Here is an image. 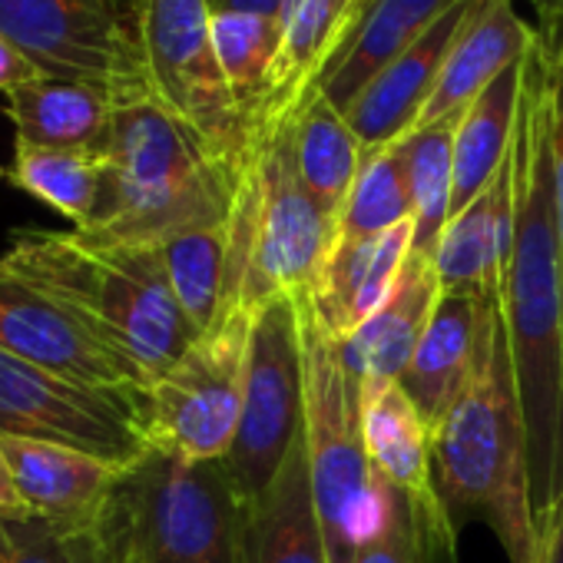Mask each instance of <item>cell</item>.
<instances>
[{
  "label": "cell",
  "mask_w": 563,
  "mask_h": 563,
  "mask_svg": "<svg viewBox=\"0 0 563 563\" xmlns=\"http://www.w3.org/2000/svg\"><path fill=\"white\" fill-rule=\"evenodd\" d=\"M107 163L103 156L80 153V150H54L34 143H14V163L8 179L24 189L27 196L47 202L54 212L74 222V229H87L100 192H103Z\"/></svg>",
  "instance_id": "30"
},
{
  "label": "cell",
  "mask_w": 563,
  "mask_h": 563,
  "mask_svg": "<svg viewBox=\"0 0 563 563\" xmlns=\"http://www.w3.org/2000/svg\"><path fill=\"white\" fill-rule=\"evenodd\" d=\"M474 8H477V0H461V4H454L411 51H405L398 60H391L349 103L345 120L365 150L391 146L418 126V117L424 113V107L441 80L444 60Z\"/></svg>",
  "instance_id": "15"
},
{
  "label": "cell",
  "mask_w": 563,
  "mask_h": 563,
  "mask_svg": "<svg viewBox=\"0 0 563 563\" xmlns=\"http://www.w3.org/2000/svg\"><path fill=\"white\" fill-rule=\"evenodd\" d=\"M431 461L454 533L461 520H484L510 563H537L527 428L504 316L494 322L474 378L431 424Z\"/></svg>",
  "instance_id": "3"
},
{
  "label": "cell",
  "mask_w": 563,
  "mask_h": 563,
  "mask_svg": "<svg viewBox=\"0 0 563 563\" xmlns=\"http://www.w3.org/2000/svg\"><path fill=\"white\" fill-rule=\"evenodd\" d=\"M0 563H117L100 520L60 527L44 517H0Z\"/></svg>",
  "instance_id": "33"
},
{
  "label": "cell",
  "mask_w": 563,
  "mask_h": 563,
  "mask_svg": "<svg viewBox=\"0 0 563 563\" xmlns=\"http://www.w3.org/2000/svg\"><path fill=\"white\" fill-rule=\"evenodd\" d=\"M537 563H563V497L537 517Z\"/></svg>",
  "instance_id": "37"
},
{
  "label": "cell",
  "mask_w": 563,
  "mask_h": 563,
  "mask_svg": "<svg viewBox=\"0 0 563 563\" xmlns=\"http://www.w3.org/2000/svg\"><path fill=\"white\" fill-rule=\"evenodd\" d=\"M556 67H563V64H556Z\"/></svg>",
  "instance_id": "42"
},
{
  "label": "cell",
  "mask_w": 563,
  "mask_h": 563,
  "mask_svg": "<svg viewBox=\"0 0 563 563\" xmlns=\"http://www.w3.org/2000/svg\"><path fill=\"white\" fill-rule=\"evenodd\" d=\"M415 245V219L368 235L339 239L306 292L325 332L345 342L388 299Z\"/></svg>",
  "instance_id": "17"
},
{
  "label": "cell",
  "mask_w": 563,
  "mask_h": 563,
  "mask_svg": "<svg viewBox=\"0 0 563 563\" xmlns=\"http://www.w3.org/2000/svg\"><path fill=\"white\" fill-rule=\"evenodd\" d=\"M209 14H252V18H268L278 21L282 27V11H286V0H206Z\"/></svg>",
  "instance_id": "39"
},
{
  "label": "cell",
  "mask_w": 563,
  "mask_h": 563,
  "mask_svg": "<svg viewBox=\"0 0 563 563\" xmlns=\"http://www.w3.org/2000/svg\"><path fill=\"white\" fill-rule=\"evenodd\" d=\"M306 358V451L329 563H355L358 547L382 527L385 484L375 474L362 431V391L352 382L339 339L325 332L306 292L296 296Z\"/></svg>",
  "instance_id": "7"
},
{
  "label": "cell",
  "mask_w": 563,
  "mask_h": 563,
  "mask_svg": "<svg viewBox=\"0 0 563 563\" xmlns=\"http://www.w3.org/2000/svg\"><path fill=\"white\" fill-rule=\"evenodd\" d=\"M229 235L232 268L225 312H255L272 299L309 292L325 255L339 242V219L299 179L286 117L258 143L242 176Z\"/></svg>",
  "instance_id": "6"
},
{
  "label": "cell",
  "mask_w": 563,
  "mask_h": 563,
  "mask_svg": "<svg viewBox=\"0 0 563 563\" xmlns=\"http://www.w3.org/2000/svg\"><path fill=\"white\" fill-rule=\"evenodd\" d=\"M159 258L173 286L176 302L186 319L202 335L225 316L229 299V268H232V235L225 225L183 229L159 245Z\"/></svg>",
  "instance_id": "29"
},
{
  "label": "cell",
  "mask_w": 563,
  "mask_h": 563,
  "mask_svg": "<svg viewBox=\"0 0 563 563\" xmlns=\"http://www.w3.org/2000/svg\"><path fill=\"white\" fill-rule=\"evenodd\" d=\"M457 120H441V123L411 130L405 140H398L405 150L411 202H415V245H411V252L428 255V258H434L438 242L451 222Z\"/></svg>",
  "instance_id": "31"
},
{
  "label": "cell",
  "mask_w": 563,
  "mask_h": 563,
  "mask_svg": "<svg viewBox=\"0 0 563 563\" xmlns=\"http://www.w3.org/2000/svg\"><path fill=\"white\" fill-rule=\"evenodd\" d=\"M117 563H239L242 497L222 461L146 451L100 517Z\"/></svg>",
  "instance_id": "5"
},
{
  "label": "cell",
  "mask_w": 563,
  "mask_h": 563,
  "mask_svg": "<svg viewBox=\"0 0 563 563\" xmlns=\"http://www.w3.org/2000/svg\"><path fill=\"white\" fill-rule=\"evenodd\" d=\"M103 163L97 212L80 229L100 242L159 245L183 229L225 225L242 186V176L153 97L117 103Z\"/></svg>",
  "instance_id": "4"
},
{
  "label": "cell",
  "mask_w": 563,
  "mask_h": 563,
  "mask_svg": "<svg viewBox=\"0 0 563 563\" xmlns=\"http://www.w3.org/2000/svg\"><path fill=\"white\" fill-rule=\"evenodd\" d=\"M514 4L517 0H477L415 130L441 120H457L481 97L484 87H490L504 70L517 67L527 57L537 31L517 18Z\"/></svg>",
  "instance_id": "22"
},
{
  "label": "cell",
  "mask_w": 563,
  "mask_h": 563,
  "mask_svg": "<svg viewBox=\"0 0 563 563\" xmlns=\"http://www.w3.org/2000/svg\"><path fill=\"white\" fill-rule=\"evenodd\" d=\"M0 265L70 312L123 365L136 391L199 339L156 245L100 242L77 229H18Z\"/></svg>",
  "instance_id": "2"
},
{
  "label": "cell",
  "mask_w": 563,
  "mask_h": 563,
  "mask_svg": "<svg viewBox=\"0 0 563 563\" xmlns=\"http://www.w3.org/2000/svg\"><path fill=\"white\" fill-rule=\"evenodd\" d=\"M441 299V282L434 258L411 252L408 262L401 265V275L388 299L375 309L368 322H362L342 349V362L358 385V391L385 385V382H401L431 316Z\"/></svg>",
  "instance_id": "19"
},
{
  "label": "cell",
  "mask_w": 563,
  "mask_h": 563,
  "mask_svg": "<svg viewBox=\"0 0 563 563\" xmlns=\"http://www.w3.org/2000/svg\"><path fill=\"white\" fill-rule=\"evenodd\" d=\"M365 0H286L275 70V123L286 117L345 44Z\"/></svg>",
  "instance_id": "27"
},
{
  "label": "cell",
  "mask_w": 563,
  "mask_h": 563,
  "mask_svg": "<svg viewBox=\"0 0 563 563\" xmlns=\"http://www.w3.org/2000/svg\"><path fill=\"white\" fill-rule=\"evenodd\" d=\"M143 47L153 100L179 117L222 166L245 176L258 146L222 74L206 0H146Z\"/></svg>",
  "instance_id": "10"
},
{
  "label": "cell",
  "mask_w": 563,
  "mask_h": 563,
  "mask_svg": "<svg viewBox=\"0 0 563 563\" xmlns=\"http://www.w3.org/2000/svg\"><path fill=\"white\" fill-rule=\"evenodd\" d=\"M0 352L84 385L136 391L123 365L70 312L4 265H0Z\"/></svg>",
  "instance_id": "14"
},
{
  "label": "cell",
  "mask_w": 563,
  "mask_h": 563,
  "mask_svg": "<svg viewBox=\"0 0 563 563\" xmlns=\"http://www.w3.org/2000/svg\"><path fill=\"white\" fill-rule=\"evenodd\" d=\"M302 431L306 358L299 309L296 296H282L252 312L242 418L235 441L225 454V467L235 481L242 504L255 500L272 484Z\"/></svg>",
  "instance_id": "11"
},
{
  "label": "cell",
  "mask_w": 563,
  "mask_h": 563,
  "mask_svg": "<svg viewBox=\"0 0 563 563\" xmlns=\"http://www.w3.org/2000/svg\"><path fill=\"white\" fill-rule=\"evenodd\" d=\"M415 219L401 143L365 150L358 176L339 212V239H368Z\"/></svg>",
  "instance_id": "32"
},
{
  "label": "cell",
  "mask_w": 563,
  "mask_h": 563,
  "mask_svg": "<svg viewBox=\"0 0 563 563\" xmlns=\"http://www.w3.org/2000/svg\"><path fill=\"white\" fill-rule=\"evenodd\" d=\"M117 100L90 84L37 77L8 93V117L21 143L103 156Z\"/></svg>",
  "instance_id": "24"
},
{
  "label": "cell",
  "mask_w": 563,
  "mask_h": 563,
  "mask_svg": "<svg viewBox=\"0 0 563 563\" xmlns=\"http://www.w3.org/2000/svg\"><path fill=\"white\" fill-rule=\"evenodd\" d=\"M385 484V481H382ZM355 563H431V550L421 527L401 494L385 484V517L382 527L358 547Z\"/></svg>",
  "instance_id": "34"
},
{
  "label": "cell",
  "mask_w": 563,
  "mask_h": 563,
  "mask_svg": "<svg viewBox=\"0 0 563 563\" xmlns=\"http://www.w3.org/2000/svg\"><path fill=\"white\" fill-rule=\"evenodd\" d=\"M497 316L500 302L441 292L434 316L401 375V388L428 424H434L474 378Z\"/></svg>",
  "instance_id": "16"
},
{
  "label": "cell",
  "mask_w": 563,
  "mask_h": 563,
  "mask_svg": "<svg viewBox=\"0 0 563 563\" xmlns=\"http://www.w3.org/2000/svg\"><path fill=\"white\" fill-rule=\"evenodd\" d=\"M537 14V37L547 60L563 64V0H527Z\"/></svg>",
  "instance_id": "36"
},
{
  "label": "cell",
  "mask_w": 563,
  "mask_h": 563,
  "mask_svg": "<svg viewBox=\"0 0 563 563\" xmlns=\"http://www.w3.org/2000/svg\"><path fill=\"white\" fill-rule=\"evenodd\" d=\"M286 133L302 186L339 219L365 156L362 140L349 126L345 113L316 87L286 113Z\"/></svg>",
  "instance_id": "25"
},
{
  "label": "cell",
  "mask_w": 563,
  "mask_h": 563,
  "mask_svg": "<svg viewBox=\"0 0 563 563\" xmlns=\"http://www.w3.org/2000/svg\"><path fill=\"white\" fill-rule=\"evenodd\" d=\"M27 504L18 490V481H14V471L8 464V454L0 448V517H27Z\"/></svg>",
  "instance_id": "40"
},
{
  "label": "cell",
  "mask_w": 563,
  "mask_h": 563,
  "mask_svg": "<svg viewBox=\"0 0 563 563\" xmlns=\"http://www.w3.org/2000/svg\"><path fill=\"white\" fill-rule=\"evenodd\" d=\"M523 87V60L504 70L481 97L461 113L454 130V196H451V219L464 212L500 173L507 163L517 107Z\"/></svg>",
  "instance_id": "26"
},
{
  "label": "cell",
  "mask_w": 563,
  "mask_h": 563,
  "mask_svg": "<svg viewBox=\"0 0 563 563\" xmlns=\"http://www.w3.org/2000/svg\"><path fill=\"white\" fill-rule=\"evenodd\" d=\"M362 431L375 474L408 500L431 560H451L457 533L434 484L431 424L408 398L401 382H385L362 391Z\"/></svg>",
  "instance_id": "13"
},
{
  "label": "cell",
  "mask_w": 563,
  "mask_h": 563,
  "mask_svg": "<svg viewBox=\"0 0 563 563\" xmlns=\"http://www.w3.org/2000/svg\"><path fill=\"white\" fill-rule=\"evenodd\" d=\"M514 249V173L510 153L497 179L457 212L434 252V268L441 292L448 296H477L500 302L504 275Z\"/></svg>",
  "instance_id": "21"
},
{
  "label": "cell",
  "mask_w": 563,
  "mask_h": 563,
  "mask_svg": "<svg viewBox=\"0 0 563 563\" xmlns=\"http://www.w3.org/2000/svg\"><path fill=\"white\" fill-rule=\"evenodd\" d=\"M0 438H31L133 467L150 448L140 395L97 388L0 352Z\"/></svg>",
  "instance_id": "12"
},
{
  "label": "cell",
  "mask_w": 563,
  "mask_h": 563,
  "mask_svg": "<svg viewBox=\"0 0 563 563\" xmlns=\"http://www.w3.org/2000/svg\"><path fill=\"white\" fill-rule=\"evenodd\" d=\"M461 0H365L345 44L319 74L322 90L342 113L405 51H411Z\"/></svg>",
  "instance_id": "23"
},
{
  "label": "cell",
  "mask_w": 563,
  "mask_h": 563,
  "mask_svg": "<svg viewBox=\"0 0 563 563\" xmlns=\"http://www.w3.org/2000/svg\"><path fill=\"white\" fill-rule=\"evenodd\" d=\"M146 0H0V34L54 80L107 90L117 103L150 100Z\"/></svg>",
  "instance_id": "8"
},
{
  "label": "cell",
  "mask_w": 563,
  "mask_h": 563,
  "mask_svg": "<svg viewBox=\"0 0 563 563\" xmlns=\"http://www.w3.org/2000/svg\"><path fill=\"white\" fill-rule=\"evenodd\" d=\"M212 44L255 146L275 126V70L282 27L252 14H212Z\"/></svg>",
  "instance_id": "28"
},
{
  "label": "cell",
  "mask_w": 563,
  "mask_h": 563,
  "mask_svg": "<svg viewBox=\"0 0 563 563\" xmlns=\"http://www.w3.org/2000/svg\"><path fill=\"white\" fill-rule=\"evenodd\" d=\"M239 563H329V547L312 494L306 431L272 484L242 504Z\"/></svg>",
  "instance_id": "20"
},
{
  "label": "cell",
  "mask_w": 563,
  "mask_h": 563,
  "mask_svg": "<svg viewBox=\"0 0 563 563\" xmlns=\"http://www.w3.org/2000/svg\"><path fill=\"white\" fill-rule=\"evenodd\" d=\"M252 309L225 312L179 362L140 391L150 451L186 461H222L235 441L245 391Z\"/></svg>",
  "instance_id": "9"
},
{
  "label": "cell",
  "mask_w": 563,
  "mask_h": 563,
  "mask_svg": "<svg viewBox=\"0 0 563 563\" xmlns=\"http://www.w3.org/2000/svg\"><path fill=\"white\" fill-rule=\"evenodd\" d=\"M0 448L8 454L27 510L60 527H93L103 517L120 474L126 471L87 451L51 441L0 438Z\"/></svg>",
  "instance_id": "18"
},
{
  "label": "cell",
  "mask_w": 563,
  "mask_h": 563,
  "mask_svg": "<svg viewBox=\"0 0 563 563\" xmlns=\"http://www.w3.org/2000/svg\"><path fill=\"white\" fill-rule=\"evenodd\" d=\"M514 249L500 316L527 428L533 517L563 497V282L553 209V67L540 37L523 57L510 143Z\"/></svg>",
  "instance_id": "1"
},
{
  "label": "cell",
  "mask_w": 563,
  "mask_h": 563,
  "mask_svg": "<svg viewBox=\"0 0 563 563\" xmlns=\"http://www.w3.org/2000/svg\"><path fill=\"white\" fill-rule=\"evenodd\" d=\"M37 77H44V74L21 54V47L8 34H0V90L11 93L14 87L31 84Z\"/></svg>",
  "instance_id": "38"
},
{
  "label": "cell",
  "mask_w": 563,
  "mask_h": 563,
  "mask_svg": "<svg viewBox=\"0 0 563 563\" xmlns=\"http://www.w3.org/2000/svg\"><path fill=\"white\" fill-rule=\"evenodd\" d=\"M0 176H4V169H0Z\"/></svg>",
  "instance_id": "41"
},
{
  "label": "cell",
  "mask_w": 563,
  "mask_h": 563,
  "mask_svg": "<svg viewBox=\"0 0 563 563\" xmlns=\"http://www.w3.org/2000/svg\"><path fill=\"white\" fill-rule=\"evenodd\" d=\"M553 209H556V249H560V282H563V67H553Z\"/></svg>",
  "instance_id": "35"
}]
</instances>
